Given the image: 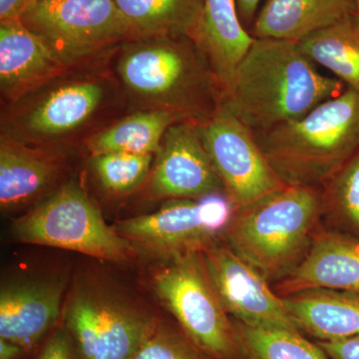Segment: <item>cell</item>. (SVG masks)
<instances>
[{"instance_id": "obj_18", "label": "cell", "mask_w": 359, "mask_h": 359, "mask_svg": "<svg viewBox=\"0 0 359 359\" xmlns=\"http://www.w3.org/2000/svg\"><path fill=\"white\" fill-rule=\"evenodd\" d=\"M254 41L241 21L236 0H204L197 44L222 90Z\"/></svg>"}, {"instance_id": "obj_3", "label": "cell", "mask_w": 359, "mask_h": 359, "mask_svg": "<svg viewBox=\"0 0 359 359\" xmlns=\"http://www.w3.org/2000/svg\"><path fill=\"white\" fill-rule=\"evenodd\" d=\"M321 216L320 188L285 186L235 210L223 238L238 256L276 285L306 257Z\"/></svg>"}, {"instance_id": "obj_25", "label": "cell", "mask_w": 359, "mask_h": 359, "mask_svg": "<svg viewBox=\"0 0 359 359\" xmlns=\"http://www.w3.org/2000/svg\"><path fill=\"white\" fill-rule=\"evenodd\" d=\"M320 189L323 215L335 230L359 237V150Z\"/></svg>"}, {"instance_id": "obj_27", "label": "cell", "mask_w": 359, "mask_h": 359, "mask_svg": "<svg viewBox=\"0 0 359 359\" xmlns=\"http://www.w3.org/2000/svg\"><path fill=\"white\" fill-rule=\"evenodd\" d=\"M132 359H212L183 330L159 321Z\"/></svg>"}, {"instance_id": "obj_6", "label": "cell", "mask_w": 359, "mask_h": 359, "mask_svg": "<svg viewBox=\"0 0 359 359\" xmlns=\"http://www.w3.org/2000/svg\"><path fill=\"white\" fill-rule=\"evenodd\" d=\"M61 320L80 359H132L159 323L94 280L75 283Z\"/></svg>"}, {"instance_id": "obj_24", "label": "cell", "mask_w": 359, "mask_h": 359, "mask_svg": "<svg viewBox=\"0 0 359 359\" xmlns=\"http://www.w3.org/2000/svg\"><path fill=\"white\" fill-rule=\"evenodd\" d=\"M245 359H330L318 342L301 332L262 330L233 320Z\"/></svg>"}, {"instance_id": "obj_22", "label": "cell", "mask_w": 359, "mask_h": 359, "mask_svg": "<svg viewBox=\"0 0 359 359\" xmlns=\"http://www.w3.org/2000/svg\"><path fill=\"white\" fill-rule=\"evenodd\" d=\"M316 65L330 70L348 88L359 91V14L297 42Z\"/></svg>"}, {"instance_id": "obj_21", "label": "cell", "mask_w": 359, "mask_h": 359, "mask_svg": "<svg viewBox=\"0 0 359 359\" xmlns=\"http://www.w3.org/2000/svg\"><path fill=\"white\" fill-rule=\"evenodd\" d=\"M103 99L95 82H77L54 90L26 118L28 131L41 137L67 133L83 124Z\"/></svg>"}, {"instance_id": "obj_29", "label": "cell", "mask_w": 359, "mask_h": 359, "mask_svg": "<svg viewBox=\"0 0 359 359\" xmlns=\"http://www.w3.org/2000/svg\"><path fill=\"white\" fill-rule=\"evenodd\" d=\"M318 344L330 359H359V334Z\"/></svg>"}, {"instance_id": "obj_23", "label": "cell", "mask_w": 359, "mask_h": 359, "mask_svg": "<svg viewBox=\"0 0 359 359\" xmlns=\"http://www.w3.org/2000/svg\"><path fill=\"white\" fill-rule=\"evenodd\" d=\"M181 122L171 111L157 108L139 112L104 130L89 141L92 156L110 153L154 154L159 152L167 130Z\"/></svg>"}, {"instance_id": "obj_20", "label": "cell", "mask_w": 359, "mask_h": 359, "mask_svg": "<svg viewBox=\"0 0 359 359\" xmlns=\"http://www.w3.org/2000/svg\"><path fill=\"white\" fill-rule=\"evenodd\" d=\"M134 40L189 37L197 43L204 0H114Z\"/></svg>"}, {"instance_id": "obj_13", "label": "cell", "mask_w": 359, "mask_h": 359, "mask_svg": "<svg viewBox=\"0 0 359 359\" xmlns=\"http://www.w3.org/2000/svg\"><path fill=\"white\" fill-rule=\"evenodd\" d=\"M65 278L60 276H21L0 290V339L36 351L62 316Z\"/></svg>"}, {"instance_id": "obj_9", "label": "cell", "mask_w": 359, "mask_h": 359, "mask_svg": "<svg viewBox=\"0 0 359 359\" xmlns=\"http://www.w3.org/2000/svg\"><path fill=\"white\" fill-rule=\"evenodd\" d=\"M65 65L122 40H134L114 0H29L20 20Z\"/></svg>"}, {"instance_id": "obj_4", "label": "cell", "mask_w": 359, "mask_h": 359, "mask_svg": "<svg viewBox=\"0 0 359 359\" xmlns=\"http://www.w3.org/2000/svg\"><path fill=\"white\" fill-rule=\"evenodd\" d=\"M123 53L118 71L124 84L180 121L204 124L221 106V85L193 39L132 40Z\"/></svg>"}, {"instance_id": "obj_5", "label": "cell", "mask_w": 359, "mask_h": 359, "mask_svg": "<svg viewBox=\"0 0 359 359\" xmlns=\"http://www.w3.org/2000/svg\"><path fill=\"white\" fill-rule=\"evenodd\" d=\"M153 289L178 327L212 359H244L233 321L214 289L203 252L163 262L152 276Z\"/></svg>"}, {"instance_id": "obj_26", "label": "cell", "mask_w": 359, "mask_h": 359, "mask_svg": "<svg viewBox=\"0 0 359 359\" xmlns=\"http://www.w3.org/2000/svg\"><path fill=\"white\" fill-rule=\"evenodd\" d=\"M154 154L110 153L92 156V167L104 188L115 194H127L145 181Z\"/></svg>"}, {"instance_id": "obj_16", "label": "cell", "mask_w": 359, "mask_h": 359, "mask_svg": "<svg viewBox=\"0 0 359 359\" xmlns=\"http://www.w3.org/2000/svg\"><path fill=\"white\" fill-rule=\"evenodd\" d=\"M356 13L354 0H266L250 34L297 43Z\"/></svg>"}, {"instance_id": "obj_2", "label": "cell", "mask_w": 359, "mask_h": 359, "mask_svg": "<svg viewBox=\"0 0 359 359\" xmlns=\"http://www.w3.org/2000/svg\"><path fill=\"white\" fill-rule=\"evenodd\" d=\"M254 135L285 185L321 188L359 150V91L346 87L299 119Z\"/></svg>"}, {"instance_id": "obj_1", "label": "cell", "mask_w": 359, "mask_h": 359, "mask_svg": "<svg viewBox=\"0 0 359 359\" xmlns=\"http://www.w3.org/2000/svg\"><path fill=\"white\" fill-rule=\"evenodd\" d=\"M346 88L316 69L297 42L255 39L222 90V105L256 134L299 119Z\"/></svg>"}, {"instance_id": "obj_11", "label": "cell", "mask_w": 359, "mask_h": 359, "mask_svg": "<svg viewBox=\"0 0 359 359\" xmlns=\"http://www.w3.org/2000/svg\"><path fill=\"white\" fill-rule=\"evenodd\" d=\"M203 257L219 302L235 321L262 330L301 332L283 297L226 242L210 245Z\"/></svg>"}, {"instance_id": "obj_14", "label": "cell", "mask_w": 359, "mask_h": 359, "mask_svg": "<svg viewBox=\"0 0 359 359\" xmlns=\"http://www.w3.org/2000/svg\"><path fill=\"white\" fill-rule=\"evenodd\" d=\"M318 289L359 294V237L318 229L306 257L273 287L280 297Z\"/></svg>"}, {"instance_id": "obj_15", "label": "cell", "mask_w": 359, "mask_h": 359, "mask_svg": "<svg viewBox=\"0 0 359 359\" xmlns=\"http://www.w3.org/2000/svg\"><path fill=\"white\" fill-rule=\"evenodd\" d=\"M65 65L43 39L20 20L0 21V85L18 97L62 70Z\"/></svg>"}, {"instance_id": "obj_30", "label": "cell", "mask_w": 359, "mask_h": 359, "mask_svg": "<svg viewBox=\"0 0 359 359\" xmlns=\"http://www.w3.org/2000/svg\"><path fill=\"white\" fill-rule=\"evenodd\" d=\"M29 0H0V21L20 20Z\"/></svg>"}, {"instance_id": "obj_7", "label": "cell", "mask_w": 359, "mask_h": 359, "mask_svg": "<svg viewBox=\"0 0 359 359\" xmlns=\"http://www.w3.org/2000/svg\"><path fill=\"white\" fill-rule=\"evenodd\" d=\"M11 231L22 244L73 250L116 263L127 261L135 252L128 241L105 223L83 189L73 182L13 219Z\"/></svg>"}, {"instance_id": "obj_31", "label": "cell", "mask_w": 359, "mask_h": 359, "mask_svg": "<svg viewBox=\"0 0 359 359\" xmlns=\"http://www.w3.org/2000/svg\"><path fill=\"white\" fill-rule=\"evenodd\" d=\"M261 0H236L238 16L243 25H250L256 15Z\"/></svg>"}, {"instance_id": "obj_32", "label": "cell", "mask_w": 359, "mask_h": 359, "mask_svg": "<svg viewBox=\"0 0 359 359\" xmlns=\"http://www.w3.org/2000/svg\"><path fill=\"white\" fill-rule=\"evenodd\" d=\"M26 351L18 344L0 339V359H20Z\"/></svg>"}, {"instance_id": "obj_12", "label": "cell", "mask_w": 359, "mask_h": 359, "mask_svg": "<svg viewBox=\"0 0 359 359\" xmlns=\"http://www.w3.org/2000/svg\"><path fill=\"white\" fill-rule=\"evenodd\" d=\"M151 178V191L164 199L226 195L201 136L199 125L177 122L167 130Z\"/></svg>"}, {"instance_id": "obj_33", "label": "cell", "mask_w": 359, "mask_h": 359, "mask_svg": "<svg viewBox=\"0 0 359 359\" xmlns=\"http://www.w3.org/2000/svg\"><path fill=\"white\" fill-rule=\"evenodd\" d=\"M355 1L356 4V11H358V13L359 14V0H354Z\"/></svg>"}, {"instance_id": "obj_10", "label": "cell", "mask_w": 359, "mask_h": 359, "mask_svg": "<svg viewBox=\"0 0 359 359\" xmlns=\"http://www.w3.org/2000/svg\"><path fill=\"white\" fill-rule=\"evenodd\" d=\"M199 129L226 198L235 210L287 186L264 157L254 133L222 104Z\"/></svg>"}, {"instance_id": "obj_28", "label": "cell", "mask_w": 359, "mask_h": 359, "mask_svg": "<svg viewBox=\"0 0 359 359\" xmlns=\"http://www.w3.org/2000/svg\"><path fill=\"white\" fill-rule=\"evenodd\" d=\"M35 359H80L70 334L58 325L39 347Z\"/></svg>"}, {"instance_id": "obj_17", "label": "cell", "mask_w": 359, "mask_h": 359, "mask_svg": "<svg viewBox=\"0 0 359 359\" xmlns=\"http://www.w3.org/2000/svg\"><path fill=\"white\" fill-rule=\"evenodd\" d=\"M282 297L299 330L318 341L359 334L358 292L318 289Z\"/></svg>"}, {"instance_id": "obj_8", "label": "cell", "mask_w": 359, "mask_h": 359, "mask_svg": "<svg viewBox=\"0 0 359 359\" xmlns=\"http://www.w3.org/2000/svg\"><path fill=\"white\" fill-rule=\"evenodd\" d=\"M235 208L226 195L168 201L158 211L113 224L135 252L165 262L203 252L224 237Z\"/></svg>"}, {"instance_id": "obj_19", "label": "cell", "mask_w": 359, "mask_h": 359, "mask_svg": "<svg viewBox=\"0 0 359 359\" xmlns=\"http://www.w3.org/2000/svg\"><path fill=\"white\" fill-rule=\"evenodd\" d=\"M59 172L58 161L9 137L0 142V205L13 210L35 199Z\"/></svg>"}]
</instances>
